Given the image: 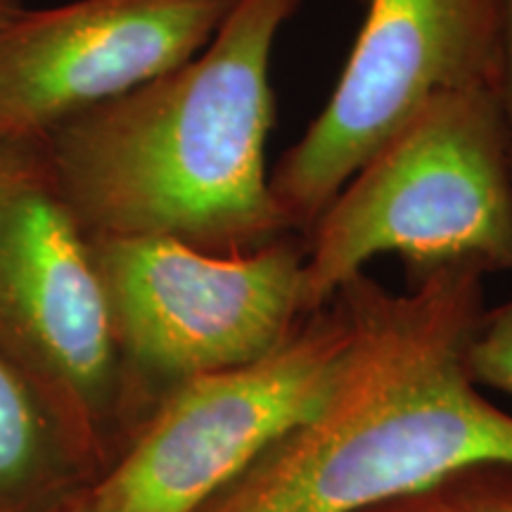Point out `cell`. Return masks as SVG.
<instances>
[{"label":"cell","mask_w":512,"mask_h":512,"mask_svg":"<svg viewBox=\"0 0 512 512\" xmlns=\"http://www.w3.org/2000/svg\"><path fill=\"white\" fill-rule=\"evenodd\" d=\"M302 0H238L200 53L43 138L88 238L157 235L207 252L290 226L271 190L273 53Z\"/></svg>","instance_id":"cell-1"},{"label":"cell","mask_w":512,"mask_h":512,"mask_svg":"<svg viewBox=\"0 0 512 512\" xmlns=\"http://www.w3.org/2000/svg\"><path fill=\"white\" fill-rule=\"evenodd\" d=\"M339 294L358 335L337 394L209 512H366L472 467H512V415L479 396L463 361L482 323V271L441 268L403 297L358 275Z\"/></svg>","instance_id":"cell-2"},{"label":"cell","mask_w":512,"mask_h":512,"mask_svg":"<svg viewBox=\"0 0 512 512\" xmlns=\"http://www.w3.org/2000/svg\"><path fill=\"white\" fill-rule=\"evenodd\" d=\"M422 275L512 271V181L491 86L441 95L368 159L313 223L304 311L325 309L375 256Z\"/></svg>","instance_id":"cell-3"},{"label":"cell","mask_w":512,"mask_h":512,"mask_svg":"<svg viewBox=\"0 0 512 512\" xmlns=\"http://www.w3.org/2000/svg\"><path fill=\"white\" fill-rule=\"evenodd\" d=\"M335 91L271 171L290 226H313L342 185L441 95L494 83L503 0H363Z\"/></svg>","instance_id":"cell-4"},{"label":"cell","mask_w":512,"mask_h":512,"mask_svg":"<svg viewBox=\"0 0 512 512\" xmlns=\"http://www.w3.org/2000/svg\"><path fill=\"white\" fill-rule=\"evenodd\" d=\"M247 366L190 377L83 512H200L328 406L356 354L347 299Z\"/></svg>","instance_id":"cell-5"},{"label":"cell","mask_w":512,"mask_h":512,"mask_svg":"<svg viewBox=\"0 0 512 512\" xmlns=\"http://www.w3.org/2000/svg\"><path fill=\"white\" fill-rule=\"evenodd\" d=\"M114 337L150 368L209 375L278 349L304 311V249L219 254L157 235L91 238Z\"/></svg>","instance_id":"cell-6"},{"label":"cell","mask_w":512,"mask_h":512,"mask_svg":"<svg viewBox=\"0 0 512 512\" xmlns=\"http://www.w3.org/2000/svg\"><path fill=\"white\" fill-rule=\"evenodd\" d=\"M238 0H72L0 27V143L69 119L197 55Z\"/></svg>","instance_id":"cell-7"},{"label":"cell","mask_w":512,"mask_h":512,"mask_svg":"<svg viewBox=\"0 0 512 512\" xmlns=\"http://www.w3.org/2000/svg\"><path fill=\"white\" fill-rule=\"evenodd\" d=\"M0 347L83 399L110 373V304L43 140L0 143Z\"/></svg>","instance_id":"cell-8"},{"label":"cell","mask_w":512,"mask_h":512,"mask_svg":"<svg viewBox=\"0 0 512 512\" xmlns=\"http://www.w3.org/2000/svg\"><path fill=\"white\" fill-rule=\"evenodd\" d=\"M48 430L27 384L0 358V496L19 494L48 463Z\"/></svg>","instance_id":"cell-9"},{"label":"cell","mask_w":512,"mask_h":512,"mask_svg":"<svg viewBox=\"0 0 512 512\" xmlns=\"http://www.w3.org/2000/svg\"><path fill=\"white\" fill-rule=\"evenodd\" d=\"M465 366L477 380L512 394V299L489 316H482L467 344Z\"/></svg>","instance_id":"cell-10"},{"label":"cell","mask_w":512,"mask_h":512,"mask_svg":"<svg viewBox=\"0 0 512 512\" xmlns=\"http://www.w3.org/2000/svg\"><path fill=\"white\" fill-rule=\"evenodd\" d=\"M491 88H494L498 119H501L503 128L505 157H508V171L512 181V0H503L501 46H498V64Z\"/></svg>","instance_id":"cell-11"},{"label":"cell","mask_w":512,"mask_h":512,"mask_svg":"<svg viewBox=\"0 0 512 512\" xmlns=\"http://www.w3.org/2000/svg\"><path fill=\"white\" fill-rule=\"evenodd\" d=\"M24 8H27V5H24L22 0H0V27H3V24H8L10 19L19 15Z\"/></svg>","instance_id":"cell-12"},{"label":"cell","mask_w":512,"mask_h":512,"mask_svg":"<svg viewBox=\"0 0 512 512\" xmlns=\"http://www.w3.org/2000/svg\"><path fill=\"white\" fill-rule=\"evenodd\" d=\"M477 512H512V505H505V508H491V510H477Z\"/></svg>","instance_id":"cell-13"}]
</instances>
